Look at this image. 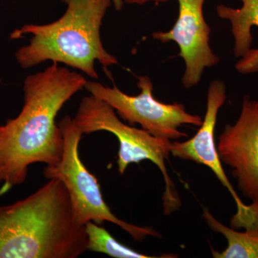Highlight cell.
Segmentation results:
<instances>
[{"label":"cell","mask_w":258,"mask_h":258,"mask_svg":"<svg viewBox=\"0 0 258 258\" xmlns=\"http://www.w3.org/2000/svg\"><path fill=\"white\" fill-rule=\"evenodd\" d=\"M86 83L82 75L55 62L25 80L23 109L0 130V183L7 189L23 184L32 164L60 161L63 138L55 118Z\"/></svg>","instance_id":"cell-1"},{"label":"cell","mask_w":258,"mask_h":258,"mask_svg":"<svg viewBox=\"0 0 258 258\" xmlns=\"http://www.w3.org/2000/svg\"><path fill=\"white\" fill-rule=\"evenodd\" d=\"M87 250L86 225L76 220L60 179L0 206V258H76Z\"/></svg>","instance_id":"cell-2"},{"label":"cell","mask_w":258,"mask_h":258,"mask_svg":"<svg viewBox=\"0 0 258 258\" xmlns=\"http://www.w3.org/2000/svg\"><path fill=\"white\" fill-rule=\"evenodd\" d=\"M67 6L58 20L46 25H25L10 35L11 39L32 35L30 43L20 47L15 57L23 69L45 61L63 63L98 79L95 62L104 68L118 64L101 41V27L111 0H60Z\"/></svg>","instance_id":"cell-3"},{"label":"cell","mask_w":258,"mask_h":258,"mask_svg":"<svg viewBox=\"0 0 258 258\" xmlns=\"http://www.w3.org/2000/svg\"><path fill=\"white\" fill-rule=\"evenodd\" d=\"M73 119L83 134L104 131L117 137L119 142L117 164L120 174H123L131 164L149 160L156 164L165 181L163 196L164 214L169 215L179 210L181 200L166 166L170 154L171 141L158 138L143 128L125 124L110 105L91 94L81 100Z\"/></svg>","instance_id":"cell-4"},{"label":"cell","mask_w":258,"mask_h":258,"mask_svg":"<svg viewBox=\"0 0 258 258\" xmlns=\"http://www.w3.org/2000/svg\"><path fill=\"white\" fill-rule=\"evenodd\" d=\"M58 125L63 138V152L59 162L45 168L44 176L47 179L57 178L63 182L69 191L76 220L82 225L88 222L99 225L104 222H111L137 241H142L147 236L161 237L152 227H139L115 216L104 201L98 179L88 170L80 158L79 148L82 132L69 115L64 116Z\"/></svg>","instance_id":"cell-5"},{"label":"cell","mask_w":258,"mask_h":258,"mask_svg":"<svg viewBox=\"0 0 258 258\" xmlns=\"http://www.w3.org/2000/svg\"><path fill=\"white\" fill-rule=\"evenodd\" d=\"M141 93L129 96L116 86L108 87L95 81H87L85 88L93 96L103 100L130 124L139 123L142 128L158 138L176 140L188 135L179 130L187 124L200 127L203 118L188 113L184 105L161 103L153 96V84L147 76H138Z\"/></svg>","instance_id":"cell-6"},{"label":"cell","mask_w":258,"mask_h":258,"mask_svg":"<svg viewBox=\"0 0 258 258\" xmlns=\"http://www.w3.org/2000/svg\"><path fill=\"white\" fill-rule=\"evenodd\" d=\"M226 91L227 88L223 81H212L208 88L206 113L200 129L189 140L172 142L170 154L178 159L192 161L210 168L230 191L237 205V212L231 220V227L235 230L250 228L258 225V203L247 205L241 200L226 176L215 144L217 115L227 99Z\"/></svg>","instance_id":"cell-7"},{"label":"cell","mask_w":258,"mask_h":258,"mask_svg":"<svg viewBox=\"0 0 258 258\" xmlns=\"http://www.w3.org/2000/svg\"><path fill=\"white\" fill-rule=\"evenodd\" d=\"M217 149L242 195L258 203V101L244 97L238 119L226 125Z\"/></svg>","instance_id":"cell-8"},{"label":"cell","mask_w":258,"mask_h":258,"mask_svg":"<svg viewBox=\"0 0 258 258\" xmlns=\"http://www.w3.org/2000/svg\"><path fill=\"white\" fill-rule=\"evenodd\" d=\"M179 14L174 27L169 31H157L153 38L161 42H174L179 47L180 57L185 63L183 85L186 88L197 86L205 69L220 62L210 45L211 29L203 14L205 0H176Z\"/></svg>","instance_id":"cell-9"},{"label":"cell","mask_w":258,"mask_h":258,"mask_svg":"<svg viewBox=\"0 0 258 258\" xmlns=\"http://www.w3.org/2000/svg\"><path fill=\"white\" fill-rule=\"evenodd\" d=\"M242 6H217V15L232 25L234 55L240 57L235 64L241 74L258 73V0H240Z\"/></svg>","instance_id":"cell-10"},{"label":"cell","mask_w":258,"mask_h":258,"mask_svg":"<svg viewBox=\"0 0 258 258\" xmlns=\"http://www.w3.org/2000/svg\"><path fill=\"white\" fill-rule=\"evenodd\" d=\"M203 217L212 230L222 234L227 241V247L222 252L212 249L215 258H258V229L237 232L212 216L208 209L203 210Z\"/></svg>","instance_id":"cell-11"},{"label":"cell","mask_w":258,"mask_h":258,"mask_svg":"<svg viewBox=\"0 0 258 258\" xmlns=\"http://www.w3.org/2000/svg\"><path fill=\"white\" fill-rule=\"evenodd\" d=\"M86 230L88 237V250L101 252L115 258H154V257H176L173 254H165L164 256H150L140 253L134 249L123 245L115 240L101 225L93 222L86 224Z\"/></svg>","instance_id":"cell-12"},{"label":"cell","mask_w":258,"mask_h":258,"mask_svg":"<svg viewBox=\"0 0 258 258\" xmlns=\"http://www.w3.org/2000/svg\"><path fill=\"white\" fill-rule=\"evenodd\" d=\"M170 0H123L124 3L129 5H142L148 3H166Z\"/></svg>","instance_id":"cell-13"},{"label":"cell","mask_w":258,"mask_h":258,"mask_svg":"<svg viewBox=\"0 0 258 258\" xmlns=\"http://www.w3.org/2000/svg\"><path fill=\"white\" fill-rule=\"evenodd\" d=\"M112 5L114 6V8L115 10H118V11H120V10H122L123 8V4H124V2L123 0H111Z\"/></svg>","instance_id":"cell-14"},{"label":"cell","mask_w":258,"mask_h":258,"mask_svg":"<svg viewBox=\"0 0 258 258\" xmlns=\"http://www.w3.org/2000/svg\"><path fill=\"white\" fill-rule=\"evenodd\" d=\"M0 82H1V80H0ZM1 127L2 126H0V130H1Z\"/></svg>","instance_id":"cell-15"}]
</instances>
